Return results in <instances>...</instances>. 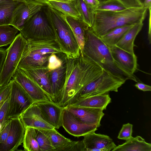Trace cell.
<instances>
[{"label":"cell","instance_id":"obj_1","mask_svg":"<svg viewBox=\"0 0 151 151\" xmlns=\"http://www.w3.org/2000/svg\"><path fill=\"white\" fill-rule=\"evenodd\" d=\"M66 70L65 84L59 105L65 108L75 95L86 85L104 73L100 65L81 55L76 59L65 57Z\"/></svg>","mask_w":151,"mask_h":151},{"label":"cell","instance_id":"obj_2","mask_svg":"<svg viewBox=\"0 0 151 151\" xmlns=\"http://www.w3.org/2000/svg\"><path fill=\"white\" fill-rule=\"evenodd\" d=\"M147 10L142 6L129 7L116 12L96 10L91 29L100 37L115 28L143 22Z\"/></svg>","mask_w":151,"mask_h":151},{"label":"cell","instance_id":"obj_3","mask_svg":"<svg viewBox=\"0 0 151 151\" xmlns=\"http://www.w3.org/2000/svg\"><path fill=\"white\" fill-rule=\"evenodd\" d=\"M81 55L96 62L104 69L124 78L137 82L134 75H131L121 68L114 60L109 47L96 35L91 28L86 29L85 42Z\"/></svg>","mask_w":151,"mask_h":151},{"label":"cell","instance_id":"obj_4","mask_svg":"<svg viewBox=\"0 0 151 151\" xmlns=\"http://www.w3.org/2000/svg\"><path fill=\"white\" fill-rule=\"evenodd\" d=\"M43 11L53 29L56 41L66 57L72 59L79 57L80 48L65 15L48 6Z\"/></svg>","mask_w":151,"mask_h":151},{"label":"cell","instance_id":"obj_5","mask_svg":"<svg viewBox=\"0 0 151 151\" xmlns=\"http://www.w3.org/2000/svg\"><path fill=\"white\" fill-rule=\"evenodd\" d=\"M126 80L124 77L104 69L100 76L86 85L75 95L70 104L79 98L108 93L111 91L117 92Z\"/></svg>","mask_w":151,"mask_h":151},{"label":"cell","instance_id":"obj_6","mask_svg":"<svg viewBox=\"0 0 151 151\" xmlns=\"http://www.w3.org/2000/svg\"><path fill=\"white\" fill-rule=\"evenodd\" d=\"M20 33L27 40L56 41L52 27L42 10L26 21Z\"/></svg>","mask_w":151,"mask_h":151},{"label":"cell","instance_id":"obj_7","mask_svg":"<svg viewBox=\"0 0 151 151\" xmlns=\"http://www.w3.org/2000/svg\"><path fill=\"white\" fill-rule=\"evenodd\" d=\"M27 40L20 33L6 49V55L0 74V86L8 84L20 61Z\"/></svg>","mask_w":151,"mask_h":151},{"label":"cell","instance_id":"obj_8","mask_svg":"<svg viewBox=\"0 0 151 151\" xmlns=\"http://www.w3.org/2000/svg\"><path fill=\"white\" fill-rule=\"evenodd\" d=\"M10 82L11 88L7 117L8 119L20 117L34 103L22 87L14 79Z\"/></svg>","mask_w":151,"mask_h":151},{"label":"cell","instance_id":"obj_9","mask_svg":"<svg viewBox=\"0 0 151 151\" xmlns=\"http://www.w3.org/2000/svg\"><path fill=\"white\" fill-rule=\"evenodd\" d=\"M30 96L34 103L51 101V98L30 76L21 68H17L12 76Z\"/></svg>","mask_w":151,"mask_h":151},{"label":"cell","instance_id":"obj_10","mask_svg":"<svg viewBox=\"0 0 151 151\" xmlns=\"http://www.w3.org/2000/svg\"><path fill=\"white\" fill-rule=\"evenodd\" d=\"M62 126L69 134L77 137L95 132L97 127L83 123L66 108L63 109L62 114Z\"/></svg>","mask_w":151,"mask_h":151},{"label":"cell","instance_id":"obj_11","mask_svg":"<svg viewBox=\"0 0 151 151\" xmlns=\"http://www.w3.org/2000/svg\"><path fill=\"white\" fill-rule=\"evenodd\" d=\"M10 128L5 142L0 144V151H15L23 143L25 128L20 117L10 119Z\"/></svg>","mask_w":151,"mask_h":151},{"label":"cell","instance_id":"obj_12","mask_svg":"<svg viewBox=\"0 0 151 151\" xmlns=\"http://www.w3.org/2000/svg\"><path fill=\"white\" fill-rule=\"evenodd\" d=\"M45 5L34 3H21L15 9L11 25L20 31L29 18L42 10Z\"/></svg>","mask_w":151,"mask_h":151},{"label":"cell","instance_id":"obj_13","mask_svg":"<svg viewBox=\"0 0 151 151\" xmlns=\"http://www.w3.org/2000/svg\"><path fill=\"white\" fill-rule=\"evenodd\" d=\"M95 132L83 136L84 138L82 141L85 151H109L116 147L109 137Z\"/></svg>","mask_w":151,"mask_h":151},{"label":"cell","instance_id":"obj_14","mask_svg":"<svg viewBox=\"0 0 151 151\" xmlns=\"http://www.w3.org/2000/svg\"><path fill=\"white\" fill-rule=\"evenodd\" d=\"M20 118L25 128L27 127L44 129L55 128L45 119L35 103L24 112Z\"/></svg>","mask_w":151,"mask_h":151},{"label":"cell","instance_id":"obj_15","mask_svg":"<svg viewBox=\"0 0 151 151\" xmlns=\"http://www.w3.org/2000/svg\"><path fill=\"white\" fill-rule=\"evenodd\" d=\"M112 57L121 68L129 74L134 75L137 69V57L116 45L109 47Z\"/></svg>","mask_w":151,"mask_h":151},{"label":"cell","instance_id":"obj_16","mask_svg":"<svg viewBox=\"0 0 151 151\" xmlns=\"http://www.w3.org/2000/svg\"><path fill=\"white\" fill-rule=\"evenodd\" d=\"M36 103L40 109L45 119L55 128L62 126V114L64 108L53 101H45Z\"/></svg>","mask_w":151,"mask_h":151},{"label":"cell","instance_id":"obj_17","mask_svg":"<svg viewBox=\"0 0 151 151\" xmlns=\"http://www.w3.org/2000/svg\"><path fill=\"white\" fill-rule=\"evenodd\" d=\"M66 70L65 59L60 66L50 70L49 73L52 94V100L58 105L65 83Z\"/></svg>","mask_w":151,"mask_h":151},{"label":"cell","instance_id":"obj_18","mask_svg":"<svg viewBox=\"0 0 151 151\" xmlns=\"http://www.w3.org/2000/svg\"><path fill=\"white\" fill-rule=\"evenodd\" d=\"M65 108L83 123L95 125L97 128L101 126V121L104 115L100 109L70 106Z\"/></svg>","mask_w":151,"mask_h":151},{"label":"cell","instance_id":"obj_19","mask_svg":"<svg viewBox=\"0 0 151 151\" xmlns=\"http://www.w3.org/2000/svg\"><path fill=\"white\" fill-rule=\"evenodd\" d=\"M111 102L109 95L106 93L78 98L68 106L98 109L103 111Z\"/></svg>","mask_w":151,"mask_h":151},{"label":"cell","instance_id":"obj_20","mask_svg":"<svg viewBox=\"0 0 151 151\" xmlns=\"http://www.w3.org/2000/svg\"><path fill=\"white\" fill-rule=\"evenodd\" d=\"M20 68L34 80L52 100V94L49 78L50 70L47 67Z\"/></svg>","mask_w":151,"mask_h":151},{"label":"cell","instance_id":"obj_21","mask_svg":"<svg viewBox=\"0 0 151 151\" xmlns=\"http://www.w3.org/2000/svg\"><path fill=\"white\" fill-rule=\"evenodd\" d=\"M51 54H43L24 50L17 68L47 67L48 65L49 57Z\"/></svg>","mask_w":151,"mask_h":151},{"label":"cell","instance_id":"obj_22","mask_svg":"<svg viewBox=\"0 0 151 151\" xmlns=\"http://www.w3.org/2000/svg\"><path fill=\"white\" fill-rule=\"evenodd\" d=\"M27 40L24 48L26 50L43 54L63 53L55 40Z\"/></svg>","mask_w":151,"mask_h":151},{"label":"cell","instance_id":"obj_23","mask_svg":"<svg viewBox=\"0 0 151 151\" xmlns=\"http://www.w3.org/2000/svg\"><path fill=\"white\" fill-rule=\"evenodd\" d=\"M143 25V22L134 24L127 31L115 45L131 53L134 54L133 49L134 41Z\"/></svg>","mask_w":151,"mask_h":151},{"label":"cell","instance_id":"obj_24","mask_svg":"<svg viewBox=\"0 0 151 151\" xmlns=\"http://www.w3.org/2000/svg\"><path fill=\"white\" fill-rule=\"evenodd\" d=\"M112 151H151V144L146 142L140 136L132 137L122 145H118Z\"/></svg>","mask_w":151,"mask_h":151},{"label":"cell","instance_id":"obj_25","mask_svg":"<svg viewBox=\"0 0 151 151\" xmlns=\"http://www.w3.org/2000/svg\"><path fill=\"white\" fill-rule=\"evenodd\" d=\"M45 4L46 5L61 12L65 16L80 19V15L73 0L47 1L45 2Z\"/></svg>","mask_w":151,"mask_h":151},{"label":"cell","instance_id":"obj_26","mask_svg":"<svg viewBox=\"0 0 151 151\" xmlns=\"http://www.w3.org/2000/svg\"><path fill=\"white\" fill-rule=\"evenodd\" d=\"M80 16L79 20L87 28L93 24L96 10L88 5L84 0H73Z\"/></svg>","mask_w":151,"mask_h":151},{"label":"cell","instance_id":"obj_27","mask_svg":"<svg viewBox=\"0 0 151 151\" xmlns=\"http://www.w3.org/2000/svg\"><path fill=\"white\" fill-rule=\"evenodd\" d=\"M21 3L14 0L0 1V25H10L14 12Z\"/></svg>","mask_w":151,"mask_h":151},{"label":"cell","instance_id":"obj_28","mask_svg":"<svg viewBox=\"0 0 151 151\" xmlns=\"http://www.w3.org/2000/svg\"><path fill=\"white\" fill-rule=\"evenodd\" d=\"M65 17L80 47L81 54L84 44L85 30L87 28L79 19L66 16Z\"/></svg>","mask_w":151,"mask_h":151},{"label":"cell","instance_id":"obj_29","mask_svg":"<svg viewBox=\"0 0 151 151\" xmlns=\"http://www.w3.org/2000/svg\"><path fill=\"white\" fill-rule=\"evenodd\" d=\"M134 25H125L115 28L100 38L109 47L115 45L127 31Z\"/></svg>","mask_w":151,"mask_h":151},{"label":"cell","instance_id":"obj_30","mask_svg":"<svg viewBox=\"0 0 151 151\" xmlns=\"http://www.w3.org/2000/svg\"><path fill=\"white\" fill-rule=\"evenodd\" d=\"M40 129L49 138L55 148V151H60L62 148L71 141L59 133L55 128L52 129Z\"/></svg>","mask_w":151,"mask_h":151},{"label":"cell","instance_id":"obj_31","mask_svg":"<svg viewBox=\"0 0 151 151\" xmlns=\"http://www.w3.org/2000/svg\"><path fill=\"white\" fill-rule=\"evenodd\" d=\"M36 135V131L35 128L29 127L25 128L23 141L24 151H39Z\"/></svg>","mask_w":151,"mask_h":151},{"label":"cell","instance_id":"obj_32","mask_svg":"<svg viewBox=\"0 0 151 151\" xmlns=\"http://www.w3.org/2000/svg\"><path fill=\"white\" fill-rule=\"evenodd\" d=\"M19 30L9 25H0V47L10 45Z\"/></svg>","mask_w":151,"mask_h":151},{"label":"cell","instance_id":"obj_33","mask_svg":"<svg viewBox=\"0 0 151 151\" xmlns=\"http://www.w3.org/2000/svg\"><path fill=\"white\" fill-rule=\"evenodd\" d=\"M127 8L120 0H107L100 2L96 10L116 12Z\"/></svg>","mask_w":151,"mask_h":151},{"label":"cell","instance_id":"obj_34","mask_svg":"<svg viewBox=\"0 0 151 151\" xmlns=\"http://www.w3.org/2000/svg\"><path fill=\"white\" fill-rule=\"evenodd\" d=\"M36 131V139L39 145V151H55L48 137L40 129H35Z\"/></svg>","mask_w":151,"mask_h":151},{"label":"cell","instance_id":"obj_35","mask_svg":"<svg viewBox=\"0 0 151 151\" xmlns=\"http://www.w3.org/2000/svg\"><path fill=\"white\" fill-rule=\"evenodd\" d=\"M62 53H53L50 56L47 67L50 70L60 66L65 60L66 56L65 54L61 58H60V55Z\"/></svg>","mask_w":151,"mask_h":151},{"label":"cell","instance_id":"obj_36","mask_svg":"<svg viewBox=\"0 0 151 151\" xmlns=\"http://www.w3.org/2000/svg\"><path fill=\"white\" fill-rule=\"evenodd\" d=\"M10 95L7 96L0 104V124L1 127L10 119L7 117Z\"/></svg>","mask_w":151,"mask_h":151},{"label":"cell","instance_id":"obj_37","mask_svg":"<svg viewBox=\"0 0 151 151\" xmlns=\"http://www.w3.org/2000/svg\"><path fill=\"white\" fill-rule=\"evenodd\" d=\"M85 151L82 140L71 141L62 148L60 151Z\"/></svg>","mask_w":151,"mask_h":151},{"label":"cell","instance_id":"obj_38","mask_svg":"<svg viewBox=\"0 0 151 151\" xmlns=\"http://www.w3.org/2000/svg\"><path fill=\"white\" fill-rule=\"evenodd\" d=\"M133 125L129 123H127L123 125L120 130L118 138L119 139L127 141L132 137Z\"/></svg>","mask_w":151,"mask_h":151},{"label":"cell","instance_id":"obj_39","mask_svg":"<svg viewBox=\"0 0 151 151\" xmlns=\"http://www.w3.org/2000/svg\"><path fill=\"white\" fill-rule=\"evenodd\" d=\"M11 122L10 119L0 130V144L4 143L6 140L10 131Z\"/></svg>","mask_w":151,"mask_h":151},{"label":"cell","instance_id":"obj_40","mask_svg":"<svg viewBox=\"0 0 151 151\" xmlns=\"http://www.w3.org/2000/svg\"><path fill=\"white\" fill-rule=\"evenodd\" d=\"M11 83L10 82L7 85L0 86V104L10 94Z\"/></svg>","mask_w":151,"mask_h":151},{"label":"cell","instance_id":"obj_41","mask_svg":"<svg viewBox=\"0 0 151 151\" xmlns=\"http://www.w3.org/2000/svg\"><path fill=\"white\" fill-rule=\"evenodd\" d=\"M122 1L128 7H141L142 5L137 0H120Z\"/></svg>","mask_w":151,"mask_h":151},{"label":"cell","instance_id":"obj_42","mask_svg":"<svg viewBox=\"0 0 151 151\" xmlns=\"http://www.w3.org/2000/svg\"><path fill=\"white\" fill-rule=\"evenodd\" d=\"M6 54V49L0 47V74L3 68Z\"/></svg>","mask_w":151,"mask_h":151},{"label":"cell","instance_id":"obj_43","mask_svg":"<svg viewBox=\"0 0 151 151\" xmlns=\"http://www.w3.org/2000/svg\"><path fill=\"white\" fill-rule=\"evenodd\" d=\"M135 86L139 90L144 91H150L151 86L142 83L137 82L135 85Z\"/></svg>","mask_w":151,"mask_h":151},{"label":"cell","instance_id":"obj_44","mask_svg":"<svg viewBox=\"0 0 151 151\" xmlns=\"http://www.w3.org/2000/svg\"><path fill=\"white\" fill-rule=\"evenodd\" d=\"M84 0L88 5L95 10H96L97 7L99 3V0Z\"/></svg>","mask_w":151,"mask_h":151},{"label":"cell","instance_id":"obj_45","mask_svg":"<svg viewBox=\"0 0 151 151\" xmlns=\"http://www.w3.org/2000/svg\"><path fill=\"white\" fill-rule=\"evenodd\" d=\"M151 0H145L142 6L149 10L151 9Z\"/></svg>","mask_w":151,"mask_h":151},{"label":"cell","instance_id":"obj_46","mask_svg":"<svg viewBox=\"0 0 151 151\" xmlns=\"http://www.w3.org/2000/svg\"><path fill=\"white\" fill-rule=\"evenodd\" d=\"M149 30L148 33V35L150 37V25H151V9L149 10Z\"/></svg>","mask_w":151,"mask_h":151},{"label":"cell","instance_id":"obj_47","mask_svg":"<svg viewBox=\"0 0 151 151\" xmlns=\"http://www.w3.org/2000/svg\"><path fill=\"white\" fill-rule=\"evenodd\" d=\"M2 0H0V1ZM16 1H18V2H21V3H29V2H31L29 1H27V0H14ZM35 3V2H34Z\"/></svg>","mask_w":151,"mask_h":151},{"label":"cell","instance_id":"obj_48","mask_svg":"<svg viewBox=\"0 0 151 151\" xmlns=\"http://www.w3.org/2000/svg\"><path fill=\"white\" fill-rule=\"evenodd\" d=\"M46 1L47 0H38V2L40 4L46 5L45 3Z\"/></svg>","mask_w":151,"mask_h":151},{"label":"cell","instance_id":"obj_49","mask_svg":"<svg viewBox=\"0 0 151 151\" xmlns=\"http://www.w3.org/2000/svg\"><path fill=\"white\" fill-rule=\"evenodd\" d=\"M145 0H137V1L142 5V6Z\"/></svg>","mask_w":151,"mask_h":151},{"label":"cell","instance_id":"obj_50","mask_svg":"<svg viewBox=\"0 0 151 151\" xmlns=\"http://www.w3.org/2000/svg\"><path fill=\"white\" fill-rule=\"evenodd\" d=\"M27 0L28 1H31V2H35V3H37L40 4L38 2V0Z\"/></svg>","mask_w":151,"mask_h":151},{"label":"cell","instance_id":"obj_51","mask_svg":"<svg viewBox=\"0 0 151 151\" xmlns=\"http://www.w3.org/2000/svg\"><path fill=\"white\" fill-rule=\"evenodd\" d=\"M51 0L57 1H67V0H47V1H51Z\"/></svg>","mask_w":151,"mask_h":151},{"label":"cell","instance_id":"obj_52","mask_svg":"<svg viewBox=\"0 0 151 151\" xmlns=\"http://www.w3.org/2000/svg\"><path fill=\"white\" fill-rule=\"evenodd\" d=\"M106 0H99V2H100L104 1H106Z\"/></svg>","mask_w":151,"mask_h":151},{"label":"cell","instance_id":"obj_53","mask_svg":"<svg viewBox=\"0 0 151 151\" xmlns=\"http://www.w3.org/2000/svg\"><path fill=\"white\" fill-rule=\"evenodd\" d=\"M1 124H0V130L1 129Z\"/></svg>","mask_w":151,"mask_h":151},{"label":"cell","instance_id":"obj_54","mask_svg":"<svg viewBox=\"0 0 151 151\" xmlns=\"http://www.w3.org/2000/svg\"></svg>","mask_w":151,"mask_h":151}]
</instances>
